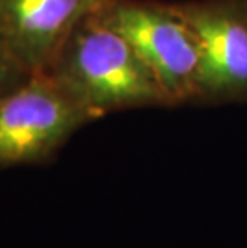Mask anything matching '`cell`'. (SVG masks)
<instances>
[{
  "label": "cell",
  "mask_w": 247,
  "mask_h": 248,
  "mask_svg": "<svg viewBox=\"0 0 247 248\" xmlns=\"http://www.w3.org/2000/svg\"><path fill=\"white\" fill-rule=\"evenodd\" d=\"M44 74L93 122L122 109L170 106L133 46L98 12L76 26Z\"/></svg>",
  "instance_id": "6da1fadb"
},
{
  "label": "cell",
  "mask_w": 247,
  "mask_h": 248,
  "mask_svg": "<svg viewBox=\"0 0 247 248\" xmlns=\"http://www.w3.org/2000/svg\"><path fill=\"white\" fill-rule=\"evenodd\" d=\"M92 122L47 74H33L0 94V168L47 165Z\"/></svg>",
  "instance_id": "7a4b0ae2"
},
{
  "label": "cell",
  "mask_w": 247,
  "mask_h": 248,
  "mask_svg": "<svg viewBox=\"0 0 247 248\" xmlns=\"http://www.w3.org/2000/svg\"><path fill=\"white\" fill-rule=\"evenodd\" d=\"M98 13L133 46L164 90L170 106L198 101V45L191 29L172 5L111 0Z\"/></svg>",
  "instance_id": "3957f363"
},
{
  "label": "cell",
  "mask_w": 247,
  "mask_h": 248,
  "mask_svg": "<svg viewBox=\"0 0 247 248\" xmlns=\"http://www.w3.org/2000/svg\"><path fill=\"white\" fill-rule=\"evenodd\" d=\"M172 8L198 45V101L247 99V0H206Z\"/></svg>",
  "instance_id": "277c9868"
},
{
  "label": "cell",
  "mask_w": 247,
  "mask_h": 248,
  "mask_svg": "<svg viewBox=\"0 0 247 248\" xmlns=\"http://www.w3.org/2000/svg\"><path fill=\"white\" fill-rule=\"evenodd\" d=\"M109 2L0 0V37L31 72H44L76 26Z\"/></svg>",
  "instance_id": "5b68a950"
},
{
  "label": "cell",
  "mask_w": 247,
  "mask_h": 248,
  "mask_svg": "<svg viewBox=\"0 0 247 248\" xmlns=\"http://www.w3.org/2000/svg\"><path fill=\"white\" fill-rule=\"evenodd\" d=\"M33 76L0 37V94L23 85Z\"/></svg>",
  "instance_id": "8992f818"
}]
</instances>
